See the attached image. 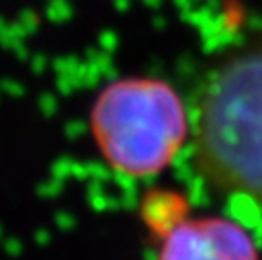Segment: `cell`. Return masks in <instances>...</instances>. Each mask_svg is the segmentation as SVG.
Listing matches in <instances>:
<instances>
[{"label":"cell","mask_w":262,"mask_h":260,"mask_svg":"<svg viewBox=\"0 0 262 260\" xmlns=\"http://www.w3.org/2000/svg\"><path fill=\"white\" fill-rule=\"evenodd\" d=\"M156 260H262L252 231L229 215L180 217L162 235Z\"/></svg>","instance_id":"cell-3"},{"label":"cell","mask_w":262,"mask_h":260,"mask_svg":"<svg viewBox=\"0 0 262 260\" xmlns=\"http://www.w3.org/2000/svg\"><path fill=\"white\" fill-rule=\"evenodd\" d=\"M188 106L194 176L262 211V29L211 57Z\"/></svg>","instance_id":"cell-1"},{"label":"cell","mask_w":262,"mask_h":260,"mask_svg":"<svg viewBox=\"0 0 262 260\" xmlns=\"http://www.w3.org/2000/svg\"><path fill=\"white\" fill-rule=\"evenodd\" d=\"M102 162L125 178H149L190 143V106L158 76H125L104 84L88 111Z\"/></svg>","instance_id":"cell-2"}]
</instances>
